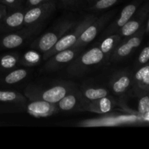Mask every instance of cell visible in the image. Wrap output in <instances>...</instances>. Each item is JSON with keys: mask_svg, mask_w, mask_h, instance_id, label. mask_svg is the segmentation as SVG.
<instances>
[{"mask_svg": "<svg viewBox=\"0 0 149 149\" xmlns=\"http://www.w3.org/2000/svg\"><path fill=\"white\" fill-rule=\"evenodd\" d=\"M108 59L100 49L96 46L87 51H83L76 57L66 67V73L71 77H80L93 67L107 61Z\"/></svg>", "mask_w": 149, "mask_h": 149, "instance_id": "6da1fadb", "label": "cell"}, {"mask_svg": "<svg viewBox=\"0 0 149 149\" xmlns=\"http://www.w3.org/2000/svg\"><path fill=\"white\" fill-rule=\"evenodd\" d=\"M75 87L68 82L56 84L48 88H39L34 85H29L26 88L24 95L29 100H45L52 103H57Z\"/></svg>", "mask_w": 149, "mask_h": 149, "instance_id": "7a4b0ae2", "label": "cell"}, {"mask_svg": "<svg viewBox=\"0 0 149 149\" xmlns=\"http://www.w3.org/2000/svg\"><path fill=\"white\" fill-rule=\"evenodd\" d=\"M96 18L97 17L93 15H86L82 20H80V22H79L77 24L76 23L49 50L43 54V57H42L43 60L47 61L48 58H50L57 52L74 46L84 29L90 23H93Z\"/></svg>", "mask_w": 149, "mask_h": 149, "instance_id": "3957f363", "label": "cell"}, {"mask_svg": "<svg viewBox=\"0 0 149 149\" xmlns=\"http://www.w3.org/2000/svg\"><path fill=\"white\" fill-rule=\"evenodd\" d=\"M75 24L76 22L71 20L59 22L50 31L36 39L31 45V48L44 54L49 50Z\"/></svg>", "mask_w": 149, "mask_h": 149, "instance_id": "277c9868", "label": "cell"}, {"mask_svg": "<svg viewBox=\"0 0 149 149\" xmlns=\"http://www.w3.org/2000/svg\"><path fill=\"white\" fill-rule=\"evenodd\" d=\"M145 33L146 25H143L136 33L128 37H125V39L121 41L113 49L109 58V61L117 63L126 59L141 45Z\"/></svg>", "mask_w": 149, "mask_h": 149, "instance_id": "5b68a950", "label": "cell"}, {"mask_svg": "<svg viewBox=\"0 0 149 149\" xmlns=\"http://www.w3.org/2000/svg\"><path fill=\"white\" fill-rule=\"evenodd\" d=\"M42 25L40 23L33 26H23L21 29L3 36L0 45L4 49H15L21 46L26 41L39 32Z\"/></svg>", "mask_w": 149, "mask_h": 149, "instance_id": "8992f818", "label": "cell"}, {"mask_svg": "<svg viewBox=\"0 0 149 149\" xmlns=\"http://www.w3.org/2000/svg\"><path fill=\"white\" fill-rule=\"evenodd\" d=\"M84 50V47H71L60 51L47 60L44 70L48 72L58 71L71 62Z\"/></svg>", "mask_w": 149, "mask_h": 149, "instance_id": "52a82bcc", "label": "cell"}, {"mask_svg": "<svg viewBox=\"0 0 149 149\" xmlns=\"http://www.w3.org/2000/svg\"><path fill=\"white\" fill-rule=\"evenodd\" d=\"M149 17V0L141 7H138L132 15L120 29L117 31L122 38L128 37L136 33L143 25Z\"/></svg>", "mask_w": 149, "mask_h": 149, "instance_id": "ba28073f", "label": "cell"}, {"mask_svg": "<svg viewBox=\"0 0 149 149\" xmlns=\"http://www.w3.org/2000/svg\"><path fill=\"white\" fill-rule=\"evenodd\" d=\"M56 4L55 0H49L42 4L29 7L24 16L23 26L39 24L55 10Z\"/></svg>", "mask_w": 149, "mask_h": 149, "instance_id": "9c48e42d", "label": "cell"}, {"mask_svg": "<svg viewBox=\"0 0 149 149\" xmlns=\"http://www.w3.org/2000/svg\"><path fill=\"white\" fill-rule=\"evenodd\" d=\"M111 15L112 13H109L103 15L101 17H97L93 23H90L84 29L80 37L73 47H85L86 45H87L95 39L97 34L100 33V31L103 29L105 25L111 18Z\"/></svg>", "mask_w": 149, "mask_h": 149, "instance_id": "30bf717a", "label": "cell"}, {"mask_svg": "<svg viewBox=\"0 0 149 149\" xmlns=\"http://www.w3.org/2000/svg\"><path fill=\"white\" fill-rule=\"evenodd\" d=\"M87 101L88 100L84 98L80 91L74 89L71 92L67 93L56 104L59 111H83Z\"/></svg>", "mask_w": 149, "mask_h": 149, "instance_id": "8fae6325", "label": "cell"}, {"mask_svg": "<svg viewBox=\"0 0 149 149\" xmlns=\"http://www.w3.org/2000/svg\"><path fill=\"white\" fill-rule=\"evenodd\" d=\"M143 1V0H133L132 2L128 4L127 5L125 6L123 9H122L121 14L119 17L116 18L113 23H112L110 26H109L106 31L104 32V36H109V35L114 34V33H117L118 31L127 23L129 21L130 19L132 17L138 7L141 4V3Z\"/></svg>", "mask_w": 149, "mask_h": 149, "instance_id": "7c38bea8", "label": "cell"}, {"mask_svg": "<svg viewBox=\"0 0 149 149\" xmlns=\"http://www.w3.org/2000/svg\"><path fill=\"white\" fill-rule=\"evenodd\" d=\"M26 111L29 114L36 118L47 117L59 111L56 103L45 100H29L26 105Z\"/></svg>", "mask_w": 149, "mask_h": 149, "instance_id": "4fadbf2b", "label": "cell"}, {"mask_svg": "<svg viewBox=\"0 0 149 149\" xmlns=\"http://www.w3.org/2000/svg\"><path fill=\"white\" fill-rule=\"evenodd\" d=\"M132 76L127 71L115 73L110 80V87L113 93L122 95L129 91L132 85Z\"/></svg>", "mask_w": 149, "mask_h": 149, "instance_id": "5bb4252c", "label": "cell"}, {"mask_svg": "<svg viewBox=\"0 0 149 149\" xmlns=\"http://www.w3.org/2000/svg\"><path fill=\"white\" fill-rule=\"evenodd\" d=\"M27 8L15 9L14 11L8 15L0 22L1 29L4 31H14L20 29L23 27L24 23V16Z\"/></svg>", "mask_w": 149, "mask_h": 149, "instance_id": "9a60e30c", "label": "cell"}, {"mask_svg": "<svg viewBox=\"0 0 149 149\" xmlns=\"http://www.w3.org/2000/svg\"><path fill=\"white\" fill-rule=\"evenodd\" d=\"M116 106V102L109 97H104L94 100H88L83 111L97 113H106L111 111Z\"/></svg>", "mask_w": 149, "mask_h": 149, "instance_id": "2e32d148", "label": "cell"}, {"mask_svg": "<svg viewBox=\"0 0 149 149\" xmlns=\"http://www.w3.org/2000/svg\"><path fill=\"white\" fill-rule=\"evenodd\" d=\"M121 41H122V37L119 33H116L105 37L103 42H101L99 47L105 56L106 57L108 61H109V58H110L113 49Z\"/></svg>", "mask_w": 149, "mask_h": 149, "instance_id": "e0dca14e", "label": "cell"}, {"mask_svg": "<svg viewBox=\"0 0 149 149\" xmlns=\"http://www.w3.org/2000/svg\"><path fill=\"white\" fill-rule=\"evenodd\" d=\"M0 102L26 105L28 102V98L25 95H23L16 91L0 90Z\"/></svg>", "mask_w": 149, "mask_h": 149, "instance_id": "ac0fdd59", "label": "cell"}, {"mask_svg": "<svg viewBox=\"0 0 149 149\" xmlns=\"http://www.w3.org/2000/svg\"><path fill=\"white\" fill-rule=\"evenodd\" d=\"M29 74V71L26 68H17L13 69L6 74L0 81L6 84H15L24 80Z\"/></svg>", "mask_w": 149, "mask_h": 149, "instance_id": "d6986e66", "label": "cell"}, {"mask_svg": "<svg viewBox=\"0 0 149 149\" xmlns=\"http://www.w3.org/2000/svg\"><path fill=\"white\" fill-rule=\"evenodd\" d=\"M20 56L17 53H9L0 57V71H6L14 69L20 63Z\"/></svg>", "mask_w": 149, "mask_h": 149, "instance_id": "ffe728a7", "label": "cell"}, {"mask_svg": "<svg viewBox=\"0 0 149 149\" xmlns=\"http://www.w3.org/2000/svg\"><path fill=\"white\" fill-rule=\"evenodd\" d=\"M84 98L87 100H94L109 96V90L104 87H83L81 91Z\"/></svg>", "mask_w": 149, "mask_h": 149, "instance_id": "44dd1931", "label": "cell"}, {"mask_svg": "<svg viewBox=\"0 0 149 149\" xmlns=\"http://www.w3.org/2000/svg\"><path fill=\"white\" fill-rule=\"evenodd\" d=\"M42 56L36 50H29L20 57V63L25 66H33L40 63Z\"/></svg>", "mask_w": 149, "mask_h": 149, "instance_id": "7402d4cb", "label": "cell"}, {"mask_svg": "<svg viewBox=\"0 0 149 149\" xmlns=\"http://www.w3.org/2000/svg\"><path fill=\"white\" fill-rule=\"evenodd\" d=\"M131 88L134 95L137 97L148 94L149 92V73L141 81L135 85L132 86Z\"/></svg>", "mask_w": 149, "mask_h": 149, "instance_id": "603a6c76", "label": "cell"}, {"mask_svg": "<svg viewBox=\"0 0 149 149\" xmlns=\"http://www.w3.org/2000/svg\"><path fill=\"white\" fill-rule=\"evenodd\" d=\"M138 116L141 119L149 113V95L146 94L139 97L138 102Z\"/></svg>", "mask_w": 149, "mask_h": 149, "instance_id": "cb8c5ba5", "label": "cell"}, {"mask_svg": "<svg viewBox=\"0 0 149 149\" xmlns=\"http://www.w3.org/2000/svg\"><path fill=\"white\" fill-rule=\"evenodd\" d=\"M123 0H96L93 3L91 9L93 10H103L110 8Z\"/></svg>", "mask_w": 149, "mask_h": 149, "instance_id": "d4e9b609", "label": "cell"}, {"mask_svg": "<svg viewBox=\"0 0 149 149\" xmlns=\"http://www.w3.org/2000/svg\"><path fill=\"white\" fill-rule=\"evenodd\" d=\"M149 62V45L144 47L141 52L140 55H138V60H137L136 64L138 66L144 65Z\"/></svg>", "mask_w": 149, "mask_h": 149, "instance_id": "484cf974", "label": "cell"}, {"mask_svg": "<svg viewBox=\"0 0 149 149\" xmlns=\"http://www.w3.org/2000/svg\"><path fill=\"white\" fill-rule=\"evenodd\" d=\"M1 2L5 6L12 9H17L21 7V3L23 0H0Z\"/></svg>", "mask_w": 149, "mask_h": 149, "instance_id": "4316f807", "label": "cell"}, {"mask_svg": "<svg viewBox=\"0 0 149 149\" xmlns=\"http://www.w3.org/2000/svg\"><path fill=\"white\" fill-rule=\"evenodd\" d=\"M48 1H49V0H26V8L33 7V6L42 4V3H45Z\"/></svg>", "mask_w": 149, "mask_h": 149, "instance_id": "83f0119b", "label": "cell"}, {"mask_svg": "<svg viewBox=\"0 0 149 149\" xmlns=\"http://www.w3.org/2000/svg\"><path fill=\"white\" fill-rule=\"evenodd\" d=\"M7 14V8L4 4H0V22L1 21L3 18L6 16Z\"/></svg>", "mask_w": 149, "mask_h": 149, "instance_id": "f1b7e54d", "label": "cell"}, {"mask_svg": "<svg viewBox=\"0 0 149 149\" xmlns=\"http://www.w3.org/2000/svg\"><path fill=\"white\" fill-rule=\"evenodd\" d=\"M146 33H149V17L148 20H147L146 24Z\"/></svg>", "mask_w": 149, "mask_h": 149, "instance_id": "f546056e", "label": "cell"}, {"mask_svg": "<svg viewBox=\"0 0 149 149\" xmlns=\"http://www.w3.org/2000/svg\"><path fill=\"white\" fill-rule=\"evenodd\" d=\"M143 120H145V121H146V122H149V113H148V114H147L146 116H144V117L143 118Z\"/></svg>", "mask_w": 149, "mask_h": 149, "instance_id": "4dcf8cb0", "label": "cell"}, {"mask_svg": "<svg viewBox=\"0 0 149 149\" xmlns=\"http://www.w3.org/2000/svg\"><path fill=\"white\" fill-rule=\"evenodd\" d=\"M61 1H62V2H65V3H68L70 2L71 1H72V0H60Z\"/></svg>", "mask_w": 149, "mask_h": 149, "instance_id": "1f68e13d", "label": "cell"}, {"mask_svg": "<svg viewBox=\"0 0 149 149\" xmlns=\"http://www.w3.org/2000/svg\"><path fill=\"white\" fill-rule=\"evenodd\" d=\"M96 0H87V1H88L89 3H90V4H93V2H95Z\"/></svg>", "mask_w": 149, "mask_h": 149, "instance_id": "d6a6232c", "label": "cell"}, {"mask_svg": "<svg viewBox=\"0 0 149 149\" xmlns=\"http://www.w3.org/2000/svg\"><path fill=\"white\" fill-rule=\"evenodd\" d=\"M148 95H149V92H148Z\"/></svg>", "mask_w": 149, "mask_h": 149, "instance_id": "836d02e7", "label": "cell"}]
</instances>
